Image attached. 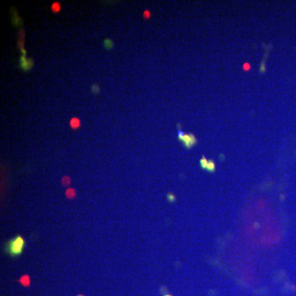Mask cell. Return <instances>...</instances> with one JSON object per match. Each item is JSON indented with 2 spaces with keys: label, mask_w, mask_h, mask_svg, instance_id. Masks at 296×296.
Listing matches in <instances>:
<instances>
[{
  "label": "cell",
  "mask_w": 296,
  "mask_h": 296,
  "mask_svg": "<svg viewBox=\"0 0 296 296\" xmlns=\"http://www.w3.org/2000/svg\"><path fill=\"white\" fill-rule=\"evenodd\" d=\"M178 139L184 142V146L187 148H190L192 146H193L197 139L193 134H184L182 131H178Z\"/></svg>",
  "instance_id": "obj_2"
},
{
  "label": "cell",
  "mask_w": 296,
  "mask_h": 296,
  "mask_svg": "<svg viewBox=\"0 0 296 296\" xmlns=\"http://www.w3.org/2000/svg\"><path fill=\"white\" fill-rule=\"evenodd\" d=\"M249 68H250V66H249V64H248V63L244 64V69H245V70H248V69H249Z\"/></svg>",
  "instance_id": "obj_10"
},
{
  "label": "cell",
  "mask_w": 296,
  "mask_h": 296,
  "mask_svg": "<svg viewBox=\"0 0 296 296\" xmlns=\"http://www.w3.org/2000/svg\"><path fill=\"white\" fill-rule=\"evenodd\" d=\"M71 125H73V128H77L79 125V120L77 118H73L71 120Z\"/></svg>",
  "instance_id": "obj_6"
},
{
  "label": "cell",
  "mask_w": 296,
  "mask_h": 296,
  "mask_svg": "<svg viewBox=\"0 0 296 296\" xmlns=\"http://www.w3.org/2000/svg\"><path fill=\"white\" fill-rule=\"evenodd\" d=\"M66 195H67V197H68V198H72V197H75L76 192L72 188H69L66 192Z\"/></svg>",
  "instance_id": "obj_4"
},
{
  "label": "cell",
  "mask_w": 296,
  "mask_h": 296,
  "mask_svg": "<svg viewBox=\"0 0 296 296\" xmlns=\"http://www.w3.org/2000/svg\"><path fill=\"white\" fill-rule=\"evenodd\" d=\"M168 199L170 201V202H174V199H175V197H174V195H173V194H168Z\"/></svg>",
  "instance_id": "obj_8"
},
{
  "label": "cell",
  "mask_w": 296,
  "mask_h": 296,
  "mask_svg": "<svg viewBox=\"0 0 296 296\" xmlns=\"http://www.w3.org/2000/svg\"><path fill=\"white\" fill-rule=\"evenodd\" d=\"M25 241L22 237L17 236L13 239L9 243V253L12 255H19L22 253Z\"/></svg>",
  "instance_id": "obj_1"
},
{
  "label": "cell",
  "mask_w": 296,
  "mask_h": 296,
  "mask_svg": "<svg viewBox=\"0 0 296 296\" xmlns=\"http://www.w3.org/2000/svg\"><path fill=\"white\" fill-rule=\"evenodd\" d=\"M105 45H107V47H109V49H110L112 47V45H113V44H112L110 39H106L105 41Z\"/></svg>",
  "instance_id": "obj_7"
},
{
  "label": "cell",
  "mask_w": 296,
  "mask_h": 296,
  "mask_svg": "<svg viewBox=\"0 0 296 296\" xmlns=\"http://www.w3.org/2000/svg\"><path fill=\"white\" fill-rule=\"evenodd\" d=\"M166 296H170V295H166Z\"/></svg>",
  "instance_id": "obj_11"
},
{
  "label": "cell",
  "mask_w": 296,
  "mask_h": 296,
  "mask_svg": "<svg viewBox=\"0 0 296 296\" xmlns=\"http://www.w3.org/2000/svg\"><path fill=\"white\" fill-rule=\"evenodd\" d=\"M21 281H22V283L24 284V285H28V284H29V277L27 276H22V279H21Z\"/></svg>",
  "instance_id": "obj_5"
},
{
  "label": "cell",
  "mask_w": 296,
  "mask_h": 296,
  "mask_svg": "<svg viewBox=\"0 0 296 296\" xmlns=\"http://www.w3.org/2000/svg\"><path fill=\"white\" fill-rule=\"evenodd\" d=\"M59 9V4L58 3H54V4L53 5V10L54 11H58Z\"/></svg>",
  "instance_id": "obj_9"
},
{
  "label": "cell",
  "mask_w": 296,
  "mask_h": 296,
  "mask_svg": "<svg viewBox=\"0 0 296 296\" xmlns=\"http://www.w3.org/2000/svg\"><path fill=\"white\" fill-rule=\"evenodd\" d=\"M205 170H207L210 171V172H213L216 170V164H215V163L212 161H208Z\"/></svg>",
  "instance_id": "obj_3"
}]
</instances>
